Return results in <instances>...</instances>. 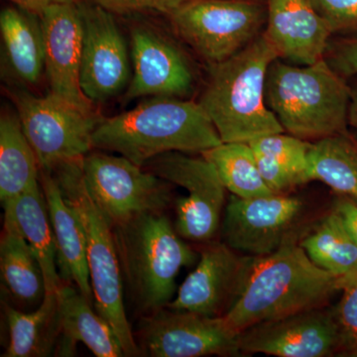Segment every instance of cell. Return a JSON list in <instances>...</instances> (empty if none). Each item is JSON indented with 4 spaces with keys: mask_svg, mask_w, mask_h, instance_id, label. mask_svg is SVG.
Instances as JSON below:
<instances>
[{
    "mask_svg": "<svg viewBox=\"0 0 357 357\" xmlns=\"http://www.w3.org/2000/svg\"><path fill=\"white\" fill-rule=\"evenodd\" d=\"M112 14L158 13L169 16L190 0H88Z\"/></svg>",
    "mask_w": 357,
    "mask_h": 357,
    "instance_id": "cell-32",
    "label": "cell"
},
{
    "mask_svg": "<svg viewBox=\"0 0 357 357\" xmlns=\"http://www.w3.org/2000/svg\"><path fill=\"white\" fill-rule=\"evenodd\" d=\"M114 237L122 280L135 306L147 314L168 306L178 274L199 258L163 213H144L115 225Z\"/></svg>",
    "mask_w": 357,
    "mask_h": 357,
    "instance_id": "cell-5",
    "label": "cell"
},
{
    "mask_svg": "<svg viewBox=\"0 0 357 357\" xmlns=\"http://www.w3.org/2000/svg\"><path fill=\"white\" fill-rule=\"evenodd\" d=\"M9 93L40 171L52 172L93 149V132L103 119L98 110L82 109L51 93L37 96L28 89L11 88Z\"/></svg>",
    "mask_w": 357,
    "mask_h": 357,
    "instance_id": "cell-7",
    "label": "cell"
},
{
    "mask_svg": "<svg viewBox=\"0 0 357 357\" xmlns=\"http://www.w3.org/2000/svg\"><path fill=\"white\" fill-rule=\"evenodd\" d=\"M255 153L263 155L290 174L298 185L309 178V153L312 142L285 132L269 134L249 142Z\"/></svg>",
    "mask_w": 357,
    "mask_h": 357,
    "instance_id": "cell-29",
    "label": "cell"
},
{
    "mask_svg": "<svg viewBox=\"0 0 357 357\" xmlns=\"http://www.w3.org/2000/svg\"><path fill=\"white\" fill-rule=\"evenodd\" d=\"M0 272L2 283L18 302L41 304L46 294L41 266L16 225L7 220L0 241Z\"/></svg>",
    "mask_w": 357,
    "mask_h": 357,
    "instance_id": "cell-25",
    "label": "cell"
},
{
    "mask_svg": "<svg viewBox=\"0 0 357 357\" xmlns=\"http://www.w3.org/2000/svg\"><path fill=\"white\" fill-rule=\"evenodd\" d=\"M14 6L27 11V13L41 16L46 9L59 4L79 3L82 0H8Z\"/></svg>",
    "mask_w": 357,
    "mask_h": 357,
    "instance_id": "cell-35",
    "label": "cell"
},
{
    "mask_svg": "<svg viewBox=\"0 0 357 357\" xmlns=\"http://www.w3.org/2000/svg\"><path fill=\"white\" fill-rule=\"evenodd\" d=\"M299 243L317 266L335 276L357 271V245L335 210L301 237Z\"/></svg>",
    "mask_w": 357,
    "mask_h": 357,
    "instance_id": "cell-27",
    "label": "cell"
},
{
    "mask_svg": "<svg viewBox=\"0 0 357 357\" xmlns=\"http://www.w3.org/2000/svg\"><path fill=\"white\" fill-rule=\"evenodd\" d=\"M325 59L347 81L357 77V36L331 39Z\"/></svg>",
    "mask_w": 357,
    "mask_h": 357,
    "instance_id": "cell-33",
    "label": "cell"
},
{
    "mask_svg": "<svg viewBox=\"0 0 357 357\" xmlns=\"http://www.w3.org/2000/svg\"><path fill=\"white\" fill-rule=\"evenodd\" d=\"M222 143L198 102L173 96H150L128 112L103 117L93 135V148L121 154L143 168L162 154H202Z\"/></svg>",
    "mask_w": 357,
    "mask_h": 357,
    "instance_id": "cell-2",
    "label": "cell"
},
{
    "mask_svg": "<svg viewBox=\"0 0 357 357\" xmlns=\"http://www.w3.org/2000/svg\"><path fill=\"white\" fill-rule=\"evenodd\" d=\"M202 156L215 166L225 189L232 195L249 199L275 194L263 180L248 142H222Z\"/></svg>",
    "mask_w": 357,
    "mask_h": 357,
    "instance_id": "cell-28",
    "label": "cell"
},
{
    "mask_svg": "<svg viewBox=\"0 0 357 357\" xmlns=\"http://www.w3.org/2000/svg\"><path fill=\"white\" fill-rule=\"evenodd\" d=\"M342 298L333 307L342 335V356L357 357V271L340 277Z\"/></svg>",
    "mask_w": 357,
    "mask_h": 357,
    "instance_id": "cell-30",
    "label": "cell"
},
{
    "mask_svg": "<svg viewBox=\"0 0 357 357\" xmlns=\"http://www.w3.org/2000/svg\"><path fill=\"white\" fill-rule=\"evenodd\" d=\"M174 31L208 65L243 50L266 26L258 0H190L168 16Z\"/></svg>",
    "mask_w": 357,
    "mask_h": 357,
    "instance_id": "cell-8",
    "label": "cell"
},
{
    "mask_svg": "<svg viewBox=\"0 0 357 357\" xmlns=\"http://www.w3.org/2000/svg\"><path fill=\"white\" fill-rule=\"evenodd\" d=\"M39 181L55 236L61 280L76 286L86 299L93 303L83 225L66 201L55 176L40 171Z\"/></svg>",
    "mask_w": 357,
    "mask_h": 357,
    "instance_id": "cell-20",
    "label": "cell"
},
{
    "mask_svg": "<svg viewBox=\"0 0 357 357\" xmlns=\"http://www.w3.org/2000/svg\"><path fill=\"white\" fill-rule=\"evenodd\" d=\"M40 167L16 110L0 116V201L20 196L39 182Z\"/></svg>",
    "mask_w": 357,
    "mask_h": 357,
    "instance_id": "cell-24",
    "label": "cell"
},
{
    "mask_svg": "<svg viewBox=\"0 0 357 357\" xmlns=\"http://www.w3.org/2000/svg\"><path fill=\"white\" fill-rule=\"evenodd\" d=\"M144 168L188 192L175 202L178 236L194 243L213 241L220 229L227 190L215 166L203 156L169 152L155 157Z\"/></svg>",
    "mask_w": 357,
    "mask_h": 357,
    "instance_id": "cell-10",
    "label": "cell"
},
{
    "mask_svg": "<svg viewBox=\"0 0 357 357\" xmlns=\"http://www.w3.org/2000/svg\"><path fill=\"white\" fill-rule=\"evenodd\" d=\"M82 169L89 194L114 227L171 203L170 183L121 155L89 152Z\"/></svg>",
    "mask_w": 357,
    "mask_h": 357,
    "instance_id": "cell-9",
    "label": "cell"
},
{
    "mask_svg": "<svg viewBox=\"0 0 357 357\" xmlns=\"http://www.w3.org/2000/svg\"><path fill=\"white\" fill-rule=\"evenodd\" d=\"M310 181H319L337 196L357 202V138L351 131L312 143Z\"/></svg>",
    "mask_w": 357,
    "mask_h": 357,
    "instance_id": "cell-26",
    "label": "cell"
},
{
    "mask_svg": "<svg viewBox=\"0 0 357 357\" xmlns=\"http://www.w3.org/2000/svg\"><path fill=\"white\" fill-rule=\"evenodd\" d=\"M2 81L10 88L36 86L45 73L43 30L35 14L16 6L0 13Z\"/></svg>",
    "mask_w": 357,
    "mask_h": 357,
    "instance_id": "cell-19",
    "label": "cell"
},
{
    "mask_svg": "<svg viewBox=\"0 0 357 357\" xmlns=\"http://www.w3.org/2000/svg\"><path fill=\"white\" fill-rule=\"evenodd\" d=\"M332 35L357 36V0H311Z\"/></svg>",
    "mask_w": 357,
    "mask_h": 357,
    "instance_id": "cell-31",
    "label": "cell"
},
{
    "mask_svg": "<svg viewBox=\"0 0 357 357\" xmlns=\"http://www.w3.org/2000/svg\"><path fill=\"white\" fill-rule=\"evenodd\" d=\"M4 220H10L24 237L43 272L46 293L60 288L57 245L40 181L20 196L2 203Z\"/></svg>",
    "mask_w": 357,
    "mask_h": 357,
    "instance_id": "cell-22",
    "label": "cell"
},
{
    "mask_svg": "<svg viewBox=\"0 0 357 357\" xmlns=\"http://www.w3.org/2000/svg\"><path fill=\"white\" fill-rule=\"evenodd\" d=\"M138 335L141 349L152 357L241 354L239 333L227 326L223 317L213 318L164 307L141 319Z\"/></svg>",
    "mask_w": 357,
    "mask_h": 357,
    "instance_id": "cell-11",
    "label": "cell"
},
{
    "mask_svg": "<svg viewBox=\"0 0 357 357\" xmlns=\"http://www.w3.org/2000/svg\"><path fill=\"white\" fill-rule=\"evenodd\" d=\"M132 74L123 100L145 96L189 98L195 89L194 70L184 52L165 34L149 25L130 31Z\"/></svg>",
    "mask_w": 357,
    "mask_h": 357,
    "instance_id": "cell-15",
    "label": "cell"
},
{
    "mask_svg": "<svg viewBox=\"0 0 357 357\" xmlns=\"http://www.w3.org/2000/svg\"><path fill=\"white\" fill-rule=\"evenodd\" d=\"M61 340L58 352L75 354V345L82 342L98 357L126 356L112 326L93 310L91 301L73 284L62 283L57 291Z\"/></svg>",
    "mask_w": 357,
    "mask_h": 357,
    "instance_id": "cell-21",
    "label": "cell"
},
{
    "mask_svg": "<svg viewBox=\"0 0 357 357\" xmlns=\"http://www.w3.org/2000/svg\"><path fill=\"white\" fill-rule=\"evenodd\" d=\"M344 220L352 239L357 245V202L347 197L337 196L335 208Z\"/></svg>",
    "mask_w": 357,
    "mask_h": 357,
    "instance_id": "cell-34",
    "label": "cell"
},
{
    "mask_svg": "<svg viewBox=\"0 0 357 357\" xmlns=\"http://www.w3.org/2000/svg\"><path fill=\"white\" fill-rule=\"evenodd\" d=\"M253 256L238 255L225 243H210L194 271L183 282L168 309L225 317L238 299Z\"/></svg>",
    "mask_w": 357,
    "mask_h": 357,
    "instance_id": "cell-16",
    "label": "cell"
},
{
    "mask_svg": "<svg viewBox=\"0 0 357 357\" xmlns=\"http://www.w3.org/2000/svg\"><path fill=\"white\" fill-rule=\"evenodd\" d=\"M300 238L296 232L271 255L253 256L241 295L223 317L232 331L326 307L340 292V277L317 266Z\"/></svg>",
    "mask_w": 357,
    "mask_h": 357,
    "instance_id": "cell-1",
    "label": "cell"
},
{
    "mask_svg": "<svg viewBox=\"0 0 357 357\" xmlns=\"http://www.w3.org/2000/svg\"><path fill=\"white\" fill-rule=\"evenodd\" d=\"M264 34L278 53L296 64L325 58L333 36L311 0H266Z\"/></svg>",
    "mask_w": 357,
    "mask_h": 357,
    "instance_id": "cell-18",
    "label": "cell"
},
{
    "mask_svg": "<svg viewBox=\"0 0 357 357\" xmlns=\"http://www.w3.org/2000/svg\"><path fill=\"white\" fill-rule=\"evenodd\" d=\"M51 173L83 225L93 306L114 328L126 356H140L141 349L124 307L123 280L114 223L89 194L84 182L82 159L61 164Z\"/></svg>",
    "mask_w": 357,
    "mask_h": 357,
    "instance_id": "cell-6",
    "label": "cell"
},
{
    "mask_svg": "<svg viewBox=\"0 0 357 357\" xmlns=\"http://www.w3.org/2000/svg\"><path fill=\"white\" fill-rule=\"evenodd\" d=\"M304 213V202L297 197L271 194L245 199L231 195L222 220L223 241L245 255H271L298 232Z\"/></svg>",
    "mask_w": 357,
    "mask_h": 357,
    "instance_id": "cell-12",
    "label": "cell"
},
{
    "mask_svg": "<svg viewBox=\"0 0 357 357\" xmlns=\"http://www.w3.org/2000/svg\"><path fill=\"white\" fill-rule=\"evenodd\" d=\"M83 23L81 86L91 102L102 103L121 95L131 79L126 39L114 14L95 3H79Z\"/></svg>",
    "mask_w": 357,
    "mask_h": 357,
    "instance_id": "cell-13",
    "label": "cell"
},
{
    "mask_svg": "<svg viewBox=\"0 0 357 357\" xmlns=\"http://www.w3.org/2000/svg\"><path fill=\"white\" fill-rule=\"evenodd\" d=\"M43 30L45 75L50 93L84 109L95 103L81 86L83 23L79 4L49 7L40 16Z\"/></svg>",
    "mask_w": 357,
    "mask_h": 357,
    "instance_id": "cell-17",
    "label": "cell"
},
{
    "mask_svg": "<svg viewBox=\"0 0 357 357\" xmlns=\"http://www.w3.org/2000/svg\"><path fill=\"white\" fill-rule=\"evenodd\" d=\"M265 100L285 132L300 139L312 143L349 130L351 84L325 58L300 66L275 60L267 72Z\"/></svg>",
    "mask_w": 357,
    "mask_h": 357,
    "instance_id": "cell-4",
    "label": "cell"
},
{
    "mask_svg": "<svg viewBox=\"0 0 357 357\" xmlns=\"http://www.w3.org/2000/svg\"><path fill=\"white\" fill-rule=\"evenodd\" d=\"M279 58L264 31L243 50L208 65V76L199 103L222 142H251L285 132L267 107L265 84L269 66Z\"/></svg>",
    "mask_w": 357,
    "mask_h": 357,
    "instance_id": "cell-3",
    "label": "cell"
},
{
    "mask_svg": "<svg viewBox=\"0 0 357 357\" xmlns=\"http://www.w3.org/2000/svg\"><path fill=\"white\" fill-rule=\"evenodd\" d=\"M241 354L277 357L342 356V342L333 307H316L263 321L239 333Z\"/></svg>",
    "mask_w": 357,
    "mask_h": 357,
    "instance_id": "cell-14",
    "label": "cell"
},
{
    "mask_svg": "<svg viewBox=\"0 0 357 357\" xmlns=\"http://www.w3.org/2000/svg\"><path fill=\"white\" fill-rule=\"evenodd\" d=\"M354 83L351 86V100L349 105V128L354 129L357 134V77L351 79Z\"/></svg>",
    "mask_w": 357,
    "mask_h": 357,
    "instance_id": "cell-36",
    "label": "cell"
},
{
    "mask_svg": "<svg viewBox=\"0 0 357 357\" xmlns=\"http://www.w3.org/2000/svg\"><path fill=\"white\" fill-rule=\"evenodd\" d=\"M9 344L2 357H43L53 354L60 340L58 295L46 293L36 311L24 314L6 307Z\"/></svg>",
    "mask_w": 357,
    "mask_h": 357,
    "instance_id": "cell-23",
    "label": "cell"
}]
</instances>
